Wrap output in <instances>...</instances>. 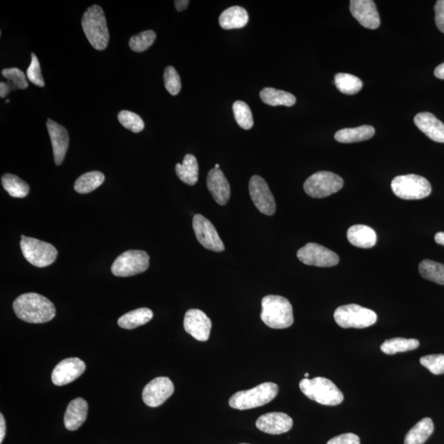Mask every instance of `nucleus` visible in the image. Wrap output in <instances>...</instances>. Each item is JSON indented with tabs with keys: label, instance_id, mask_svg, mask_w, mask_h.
I'll return each mask as SVG.
<instances>
[{
	"label": "nucleus",
	"instance_id": "f257e3e1",
	"mask_svg": "<svg viewBox=\"0 0 444 444\" xmlns=\"http://www.w3.org/2000/svg\"><path fill=\"white\" fill-rule=\"evenodd\" d=\"M13 308L18 318L30 323L52 321L57 314L54 304L45 296L36 293L18 296L13 304Z\"/></svg>",
	"mask_w": 444,
	"mask_h": 444
},
{
	"label": "nucleus",
	"instance_id": "f03ea898",
	"mask_svg": "<svg viewBox=\"0 0 444 444\" xmlns=\"http://www.w3.org/2000/svg\"><path fill=\"white\" fill-rule=\"evenodd\" d=\"M261 319L267 327L284 330L293 325V305L280 295H270L262 300Z\"/></svg>",
	"mask_w": 444,
	"mask_h": 444
},
{
	"label": "nucleus",
	"instance_id": "7ed1b4c3",
	"mask_svg": "<svg viewBox=\"0 0 444 444\" xmlns=\"http://www.w3.org/2000/svg\"><path fill=\"white\" fill-rule=\"evenodd\" d=\"M82 27L92 47L97 50L108 47L110 34L103 8L95 4L87 8L82 16Z\"/></svg>",
	"mask_w": 444,
	"mask_h": 444
},
{
	"label": "nucleus",
	"instance_id": "20e7f679",
	"mask_svg": "<svg viewBox=\"0 0 444 444\" xmlns=\"http://www.w3.org/2000/svg\"><path fill=\"white\" fill-rule=\"evenodd\" d=\"M299 388L309 399L321 405L337 406L344 400L339 388L326 378H304L299 383Z\"/></svg>",
	"mask_w": 444,
	"mask_h": 444
},
{
	"label": "nucleus",
	"instance_id": "39448f33",
	"mask_svg": "<svg viewBox=\"0 0 444 444\" xmlns=\"http://www.w3.org/2000/svg\"><path fill=\"white\" fill-rule=\"evenodd\" d=\"M279 387L274 383H263L247 391H240L230 397V407L237 410H249L265 406L274 400Z\"/></svg>",
	"mask_w": 444,
	"mask_h": 444
},
{
	"label": "nucleus",
	"instance_id": "423d86ee",
	"mask_svg": "<svg viewBox=\"0 0 444 444\" xmlns=\"http://www.w3.org/2000/svg\"><path fill=\"white\" fill-rule=\"evenodd\" d=\"M391 187L396 196L405 200H423L432 191L428 180L417 175H399L392 179Z\"/></svg>",
	"mask_w": 444,
	"mask_h": 444
},
{
	"label": "nucleus",
	"instance_id": "0eeeda50",
	"mask_svg": "<svg viewBox=\"0 0 444 444\" xmlns=\"http://www.w3.org/2000/svg\"><path fill=\"white\" fill-rule=\"evenodd\" d=\"M334 319L337 325L343 328H365L376 323L377 314L371 309L351 304L337 308Z\"/></svg>",
	"mask_w": 444,
	"mask_h": 444
},
{
	"label": "nucleus",
	"instance_id": "6e6552de",
	"mask_svg": "<svg viewBox=\"0 0 444 444\" xmlns=\"http://www.w3.org/2000/svg\"><path fill=\"white\" fill-rule=\"evenodd\" d=\"M20 246L27 261L37 267L52 265L58 256L57 249L52 244L24 235H22Z\"/></svg>",
	"mask_w": 444,
	"mask_h": 444
},
{
	"label": "nucleus",
	"instance_id": "1a4fd4ad",
	"mask_svg": "<svg viewBox=\"0 0 444 444\" xmlns=\"http://www.w3.org/2000/svg\"><path fill=\"white\" fill-rule=\"evenodd\" d=\"M343 185V179L339 175L330 171H320L306 179L304 189L309 196L322 198L340 191Z\"/></svg>",
	"mask_w": 444,
	"mask_h": 444
},
{
	"label": "nucleus",
	"instance_id": "9d476101",
	"mask_svg": "<svg viewBox=\"0 0 444 444\" xmlns=\"http://www.w3.org/2000/svg\"><path fill=\"white\" fill-rule=\"evenodd\" d=\"M149 256L142 251H128L115 259L111 272L115 276L127 277L142 274L149 267Z\"/></svg>",
	"mask_w": 444,
	"mask_h": 444
},
{
	"label": "nucleus",
	"instance_id": "9b49d317",
	"mask_svg": "<svg viewBox=\"0 0 444 444\" xmlns=\"http://www.w3.org/2000/svg\"><path fill=\"white\" fill-rule=\"evenodd\" d=\"M297 257L304 265L319 267H333L339 262V257L335 252L316 243H309L300 248Z\"/></svg>",
	"mask_w": 444,
	"mask_h": 444
},
{
	"label": "nucleus",
	"instance_id": "f8f14e48",
	"mask_svg": "<svg viewBox=\"0 0 444 444\" xmlns=\"http://www.w3.org/2000/svg\"><path fill=\"white\" fill-rule=\"evenodd\" d=\"M249 189L253 205L258 210L267 216L274 215L276 202L265 179L259 175H253L249 180Z\"/></svg>",
	"mask_w": 444,
	"mask_h": 444
},
{
	"label": "nucleus",
	"instance_id": "ddd939ff",
	"mask_svg": "<svg viewBox=\"0 0 444 444\" xmlns=\"http://www.w3.org/2000/svg\"><path fill=\"white\" fill-rule=\"evenodd\" d=\"M193 228L196 238L203 247L214 252L225 251V245L222 242L219 233L209 220L200 215H194Z\"/></svg>",
	"mask_w": 444,
	"mask_h": 444
},
{
	"label": "nucleus",
	"instance_id": "4468645a",
	"mask_svg": "<svg viewBox=\"0 0 444 444\" xmlns=\"http://www.w3.org/2000/svg\"><path fill=\"white\" fill-rule=\"evenodd\" d=\"M175 387L172 381L168 377H158L151 380L142 391V400L150 407H157L173 394Z\"/></svg>",
	"mask_w": 444,
	"mask_h": 444
},
{
	"label": "nucleus",
	"instance_id": "2eb2a0df",
	"mask_svg": "<svg viewBox=\"0 0 444 444\" xmlns=\"http://www.w3.org/2000/svg\"><path fill=\"white\" fill-rule=\"evenodd\" d=\"M184 327V330L193 339L206 341L209 339L212 321L205 312L200 309H192L185 313Z\"/></svg>",
	"mask_w": 444,
	"mask_h": 444
},
{
	"label": "nucleus",
	"instance_id": "dca6fc26",
	"mask_svg": "<svg viewBox=\"0 0 444 444\" xmlns=\"http://www.w3.org/2000/svg\"><path fill=\"white\" fill-rule=\"evenodd\" d=\"M86 369V364L77 357L68 358L60 362L54 367L52 380L54 385L64 386L76 380Z\"/></svg>",
	"mask_w": 444,
	"mask_h": 444
},
{
	"label": "nucleus",
	"instance_id": "f3484780",
	"mask_svg": "<svg viewBox=\"0 0 444 444\" xmlns=\"http://www.w3.org/2000/svg\"><path fill=\"white\" fill-rule=\"evenodd\" d=\"M350 10L351 15L365 29L374 30L380 26L376 4L372 0H351Z\"/></svg>",
	"mask_w": 444,
	"mask_h": 444
},
{
	"label": "nucleus",
	"instance_id": "a211bd4d",
	"mask_svg": "<svg viewBox=\"0 0 444 444\" xmlns=\"http://www.w3.org/2000/svg\"><path fill=\"white\" fill-rule=\"evenodd\" d=\"M46 126L52 140L54 163L57 165H61L68 148V133L66 128L50 119H48Z\"/></svg>",
	"mask_w": 444,
	"mask_h": 444
},
{
	"label": "nucleus",
	"instance_id": "6ab92c4d",
	"mask_svg": "<svg viewBox=\"0 0 444 444\" xmlns=\"http://www.w3.org/2000/svg\"><path fill=\"white\" fill-rule=\"evenodd\" d=\"M256 427L266 434H281L288 432L293 428V420L286 413H267L258 419Z\"/></svg>",
	"mask_w": 444,
	"mask_h": 444
},
{
	"label": "nucleus",
	"instance_id": "aec40b11",
	"mask_svg": "<svg viewBox=\"0 0 444 444\" xmlns=\"http://www.w3.org/2000/svg\"><path fill=\"white\" fill-rule=\"evenodd\" d=\"M208 191L219 205H225L230 197V186L228 179L220 169L214 168L207 177Z\"/></svg>",
	"mask_w": 444,
	"mask_h": 444
},
{
	"label": "nucleus",
	"instance_id": "412c9836",
	"mask_svg": "<svg viewBox=\"0 0 444 444\" xmlns=\"http://www.w3.org/2000/svg\"><path fill=\"white\" fill-rule=\"evenodd\" d=\"M414 122L420 131L423 132L430 140L444 143V124L433 114L419 113L415 115Z\"/></svg>",
	"mask_w": 444,
	"mask_h": 444
},
{
	"label": "nucleus",
	"instance_id": "4be33fe9",
	"mask_svg": "<svg viewBox=\"0 0 444 444\" xmlns=\"http://www.w3.org/2000/svg\"><path fill=\"white\" fill-rule=\"evenodd\" d=\"M87 413H89V404L84 399L78 397L71 401L64 414V427L71 431L80 429L85 422Z\"/></svg>",
	"mask_w": 444,
	"mask_h": 444
},
{
	"label": "nucleus",
	"instance_id": "5701e85b",
	"mask_svg": "<svg viewBox=\"0 0 444 444\" xmlns=\"http://www.w3.org/2000/svg\"><path fill=\"white\" fill-rule=\"evenodd\" d=\"M348 239L354 246L370 249L376 244L377 235L376 231L368 225H355L349 228Z\"/></svg>",
	"mask_w": 444,
	"mask_h": 444
},
{
	"label": "nucleus",
	"instance_id": "b1692460",
	"mask_svg": "<svg viewBox=\"0 0 444 444\" xmlns=\"http://www.w3.org/2000/svg\"><path fill=\"white\" fill-rule=\"evenodd\" d=\"M249 20L248 13L244 8L233 6L221 13L219 24L225 30L240 29L248 24Z\"/></svg>",
	"mask_w": 444,
	"mask_h": 444
},
{
	"label": "nucleus",
	"instance_id": "393cba45",
	"mask_svg": "<svg viewBox=\"0 0 444 444\" xmlns=\"http://www.w3.org/2000/svg\"><path fill=\"white\" fill-rule=\"evenodd\" d=\"M376 133V129L370 126L343 128L335 133V140L341 143H353L370 140Z\"/></svg>",
	"mask_w": 444,
	"mask_h": 444
},
{
	"label": "nucleus",
	"instance_id": "a878e982",
	"mask_svg": "<svg viewBox=\"0 0 444 444\" xmlns=\"http://www.w3.org/2000/svg\"><path fill=\"white\" fill-rule=\"evenodd\" d=\"M154 318V313L148 308L137 309L120 317L118 325L124 330H134L138 327L145 325Z\"/></svg>",
	"mask_w": 444,
	"mask_h": 444
},
{
	"label": "nucleus",
	"instance_id": "bb28decb",
	"mask_svg": "<svg viewBox=\"0 0 444 444\" xmlns=\"http://www.w3.org/2000/svg\"><path fill=\"white\" fill-rule=\"evenodd\" d=\"M175 171L178 177L184 184L188 185L196 184L198 180V163L196 157L192 154L184 156L182 164L175 165Z\"/></svg>",
	"mask_w": 444,
	"mask_h": 444
},
{
	"label": "nucleus",
	"instance_id": "cd10ccee",
	"mask_svg": "<svg viewBox=\"0 0 444 444\" xmlns=\"http://www.w3.org/2000/svg\"><path fill=\"white\" fill-rule=\"evenodd\" d=\"M434 430V423L430 418H424L415 425V427L406 434L405 444H424L433 434Z\"/></svg>",
	"mask_w": 444,
	"mask_h": 444
},
{
	"label": "nucleus",
	"instance_id": "c85d7f7f",
	"mask_svg": "<svg viewBox=\"0 0 444 444\" xmlns=\"http://www.w3.org/2000/svg\"><path fill=\"white\" fill-rule=\"evenodd\" d=\"M260 98L265 104L272 106H293L296 103L295 96L290 92L277 90L272 87H265L260 91Z\"/></svg>",
	"mask_w": 444,
	"mask_h": 444
},
{
	"label": "nucleus",
	"instance_id": "c756f323",
	"mask_svg": "<svg viewBox=\"0 0 444 444\" xmlns=\"http://www.w3.org/2000/svg\"><path fill=\"white\" fill-rule=\"evenodd\" d=\"M105 182V175L100 171H91L81 175L74 184V189L81 194L89 193L100 187Z\"/></svg>",
	"mask_w": 444,
	"mask_h": 444
},
{
	"label": "nucleus",
	"instance_id": "7c9ffc66",
	"mask_svg": "<svg viewBox=\"0 0 444 444\" xmlns=\"http://www.w3.org/2000/svg\"><path fill=\"white\" fill-rule=\"evenodd\" d=\"M4 189L13 198H25L30 192L29 185L13 174L3 175L1 178Z\"/></svg>",
	"mask_w": 444,
	"mask_h": 444
},
{
	"label": "nucleus",
	"instance_id": "2f4dec72",
	"mask_svg": "<svg viewBox=\"0 0 444 444\" xmlns=\"http://www.w3.org/2000/svg\"><path fill=\"white\" fill-rule=\"evenodd\" d=\"M335 85L341 94L355 95L362 89L363 82L359 77L349 73H337L334 78Z\"/></svg>",
	"mask_w": 444,
	"mask_h": 444
},
{
	"label": "nucleus",
	"instance_id": "473e14b6",
	"mask_svg": "<svg viewBox=\"0 0 444 444\" xmlns=\"http://www.w3.org/2000/svg\"><path fill=\"white\" fill-rule=\"evenodd\" d=\"M420 342L416 339H406L397 337L387 340L381 346V350L387 355H395L399 353H406L418 348Z\"/></svg>",
	"mask_w": 444,
	"mask_h": 444
},
{
	"label": "nucleus",
	"instance_id": "72a5a7b5",
	"mask_svg": "<svg viewBox=\"0 0 444 444\" xmlns=\"http://www.w3.org/2000/svg\"><path fill=\"white\" fill-rule=\"evenodd\" d=\"M419 272L423 279L444 285V265L442 263L425 259L420 263Z\"/></svg>",
	"mask_w": 444,
	"mask_h": 444
},
{
	"label": "nucleus",
	"instance_id": "f704fd0d",
	"mask_svg": "<svg viewBox=\"0 0 444 444\" xmlns=\"http://www.w3.org/2000/svg\"><path fill=\"white\" fill-rule=\"evenodd\" d=\"M235 119L239 126L245 131H249L253 126V114L249 106L242 101H235L233 104Z\"/></svg>",
	"mask_w": 444,
	"mask_h": 444
},
{
	"label": "nucleus",
	"instance_id": "c9c22d12",
	"mask_svg": "<svg viewBox=\"0 0 444 444\" xmlns=\"http://www.w3.org/2000/svg\"><path fill=\"white\" fill-rule=\"evenodd\" d=\"M156 39L155 31L151 30L142 31L141 34L131 37L129 40V47L134 52H143L155 43Z\"/></svg>",
	"mask_w": 444,
	"mask_h": 444
},
{
	"label": "nucleus",
	"instance_id": "e433bc0d",
	"mask_svg": "<svg viewBox=\"0 0 444 444\" xmlns=\"http://www.w3.org/2000/svg\"><path fill=\"white\" fill-rule=\"evenodd\" d=\"M2 75L7 78L6 83L11 91L15 89H26L29 87L25 74L20 68H4L2 71Z\"/></svg>",
	"mask_w": 444,
	"mask_h": 444
},
{
	"label": "nucleus",
	"instance_id": "4c0bfd02",
	"mask_svg": "<svg viewBox=\"0 0 444 444\" xmlns=\"http://www.w3.org/2000/svg\"><path fill=\"white\" fill-rule=\"evenodd\" d=\"M118 119L122 126L133 133H140L145 129V122L140 115L128 110H122L118 114Z\"/></svg>",
	"mask_w": 444,
	"mask_h": 444
},
{
	"label": "nucleus",
	"instance_id": "58836bf2",
	"mask_svg": "<svg viewBox=\"0 0 444 444\" xmlns=\"http://www.w3.org/2000/svg\"><path fill=\"white\" fill-rule=\"evenodd\" d=\"M165 89L172 96H177L182 90V80L177 69L172 66L166 67L164 73Z\"/></svg>",
	"mask_w": 444,
	"mask_h": 444
},
{
	"label": "nucleus",
	"instance_id": "ea45409f",
	"mask_svg": "<svg viewBox=\"0 0 444 444\" xmlns=\"http://www.w3.org/2000/svg\"><path fill=\"white\" fill-rule=\"evenodd\" d=\"M420 364L436 376L444 373V355H429L420 360Z\"/></svg>",
	"mask_w": 444,
	"mask_h": 444
},
{
	"label": "nucleus",
	"instance_id": "a19ab883",
	"mask_svg": "<svg viewBox=\"0 0 444 444\" xmlns=\"http://www.w3.org/2000/svg\"><path fill=\"white\" fill-rule=\"evenodd\" d=\"M27 77L34 85L40 87L45 86V81L41 73L40 62L38 58L34 53H31V61L30 66L27 68Z\"/></svg>",
	"mask_w": 444,
	"mask_h": 444
},
{
	"label": "nucleus",
	"instance_id": "79ce46f5",
	"mask_svg": "<svg viewBox=\"0 0 444 444\" xmlns=\"http://www.w3.org/2000/svg\"><path fill=\"white\" fill-rule=\"evenodd\" d=\"M327 444H360V439L356 434L348 433L332 438Z\"/></svg>",
	"mask_w": 444,
	"mask_h": 444
},
{
	"label": "nucleus",
	"instance_id": "37998d69",
	"mask_svg": "<svg viewBox=\"0 0 444 444\" xmlns=\"http://www.w3.org/2000/svg\"><path fill=\"white\" fill-rule=\"evenodd\" d=\"M436 22L439 31L444 34V0H438L434 6Z\"/></svg>",
	"mask_w": 444,
	"mask_h": 444
},
{
	"label": "nucleus",
	"instance_id": "c03bdc74",
	"mask_svg": "<svg viewBox=\"0 0 444 444\" xmlns=\"http://www.w3.org/2000/svg\"><path fill=\"white\" fill-rule=\"evenodd\" d=\"M6 423L4 420L3 415L0 414V443H2L6 437Z\"/></svg>",
	"mask_w": 444,
	"mask_h": 444
},
{
	"label": "nucleus",
	"instance_id": "a18cd8bd",
	"mask_svg": "<svg viewBox=\"0 0 444 444\" xmlns=\"http://www.w3.org/2000/svg\"><path fill=\"white\" fill-rule=\"evenodd\" d=\"M188 3L189 1L188 0H177V1H175V6L178 12H182L187 8Z\"/></svg>",
	"mask_w": 444,
	"mask_h": 444
},
{
	"label": "nucleus",
	"instance_id": "49530a36",
	"mask_svg": "<svg viewBox=\"0 0 444 444\" xmlns=\"http://www.w3.org/2000/svg\"><path fill=\"white\" fill-rule=\"evenodd\" d=\"M10 91L11 90L6 82L0 83V96H1V98L6 97L8 94H10Z\"/></svg>",
	"mask_w": 444,
	"mask_h": 444
},
{
	"label": "nucleus",
	"instance_id": "de8ad7c7",
	"mask_svg": "<svg viewBox=\"0 0 444 444\" xmlns=\"http://www.w3.org/2000/svg\"><path fill=\"white\" fill-rule=\"evenodd\" d=\"M434 75L439 78V80H444V63L441 64V66H438L436 68V71H434Z\"/></svg>",
	"mask_w": 444,
	"mask_h": 444
},
{
	"label": "nucleus",
	"instance_id": "09e8293b",
	"mask_svg": "<svg viewBox=\"0 0 444 444\" xmlns=\"http://www.w3.org/2000/svg\"><path fill=\"white\" fill-rule=\"evenodd\" d=\"M434 239H436L437 244L444 246V232H438L434 237Z\"/></svg>",
	"mask_w": 444,
	"mask_h": 444
},
{
	"label": "nucleus",
	"instance_id": "8fccbe9b",
	"mask_svg": "<svg viewBox=\"0 0 444 444\" xmlns=\"http://www.w3.org/2000/svg\"><path fill=\"white\" fill-rule=\"evenodd\" d=\"M309 376V373H304L305 378H308Z\"/></svg>",
	"mask_w": 444,
	"mask_h": 444
},
{
	"label": "nucleus",
	"instance_id": "3c124183",
	"mask_svg": "<svg viewBox=\"0 0 444 444\" xmlns=\"http://www.w3.org/2000/svg\"><path fill=\"white\" fill-rule=\"evenodd\" d=\"M219 168H220L219 164H216V165H215V168H216V169H219Z\"/></svg>",
	"mask_w": 444,
	"mask_h": 444
},
{
	"label": "nucleus",
	"instance_id": "603ef678",
	"mask_svg": "<svg viewBox=\"0 0 444 444\" xmlns=\"http://www.w3.org/2000/svg\"><path fill=\"white\" fill-rule=\"evenodd\" d=\"M242 444H247V443H242Z\"/></svg>",
	"mask_w": 444,
	"mask_h": 444
}]
</instances>
